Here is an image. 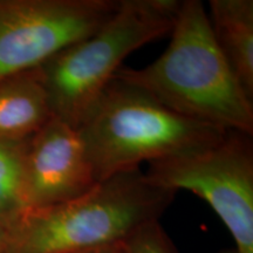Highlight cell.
I'll return each mask as SVG.
<instances>
[{
    "label": "cell",
    "instance_id": "6da1fadb",
    "mask_svg": "<svg viewBox=\"0 0 253 253\" xmlns=\"http://www.w3.org/2000/svg\"><path fill=\"white\" fill-rule=\"evenodd\" d=\"M170 36L166 52L153 63L121 67L113 78L184 118L253 135V101L221 54L199 0L181 1Z\"/></svg>",
    "mask_w": 253,
    "mask_h": 253
},
{
    "label": "cell",
    "instance_id": "7a4b0ae2",
    "mask_svg": "<svg viewBox=\"0 0 253 253\" xmlns=\"http://www.w3.org/2000/svg\"><path fill=\"white\" fill-rule=\"evenodd\" d=\"M175 195L151 184L140 168L125 170L71 201L24 211L9 225L8 253H72L125 242L160 220Z\"/></svg>",
    "mask_w": 253,
    "mask_h": 253
},
{
    "label": "cell",
    "instance_id": "3957f363",
    "mask_svg": "<svg viewBox=\"0 0 253 253\" xmlns=\"http://www.w3.org/2000/svg\"><path fill=\"white\" fill-rule=\"evenodd\" d=\"M99 183L212 144L227 130L173 113L140 88L113 78L78 126Z\"/></svg>",
    "mask_w": 253,
    "mask_h": 253
},
{
    "label": "cell",
    "instance_id": "277c9868",
    "mask_svg": "<svg viewBox=\"0 0 253 253\" xmlns=\"http://www.w3.org/2000/svg\"><path fill=\"white\" fill-rule=\"evenodd\" d=\"M179 5L178 0H120L99 31L41 65L53 115L78 129L123 60L171 33Z\"/></svg>",
    "mask_w": 253,
    "mask_h": 253
},
{
    "label": "cell",
    "instance_id": "5b68a950",
    "mask_svg": "<svg viewBox=\"0 0 253 253\" xmlns=\"http://www.w3.org/2000/svg\"><path fill=\"white\" fill-rule=\"evenodd\" d=\"M227 130L212 144L149 162L151 184L188 190L204 199L223 220L237 253H253V140Z\"/></svg>",
    "mask_w": 253,
    "mask_h": 253
},
{
    "label": "cell",
    "instance_id": "8992f818",
    "mask_svg": "<svg viewBox=\"0 0 253 253\" xmlns=\"http://www.w3.org/2000/svg\"><path fill=\"white\" fill-rule=\"evenodd\" d=\"M120 0H0V79L40 67L99 31Z\"/></svg>",
    "mask_w": 253,
    "mask_h": 253
},
{
    "label": "cell",
    "instance_id": "52a82bcc",
    "mask_svg": "<svg viewBox=\"0 0 253 253\" xmlns=\"http://www.w3.org/2000/svg\"><path fill=\"white\" fill-rule=\"evenodd\" d=\"M96 183L77 128L54 116L27 141L23 183L26 210L68 202Z\"/></svg>",
    "mask_w": 253,
    "mask_h": 253
},
{
    "label": "cell",
    "instance_id": "ba28073f",
    "mask_svg": "<svg viewBox=\"0 0 253 253\" xmlns=\"http://www.w3.org/2000/svg\"><path fill=\"white\" fill-rule=\"evenodd\" d=\"M53 118L39 67L0 79V141L24 143Z\"/></svg>",
    "mask_w": 253,
    "mask_h": 253
},
{
    "label": "cell",
    "instance_id": "9c48e42d",
    "mask_svg": "<svg viewBox=\"0 0 253 253\" xmlns=\"http://www.w3.org/2000/svg\"><path fill=\"white\" fill-rule=\"evenodd\" d=\"M208 17L221 54L253 101V1L211 0Z\"/></svg>",
    "mask_w": 253,
    "mask_h": 253
},
{
    "label": "cell",
    "instance_id": "30bf717a",
    "mask_svg": "<svg viewBox=\"0 0 253 253\" xmlns=\"http://www.w3.org/2000/svg\"><path fill=\"white\" fill-rule=\"evenodd\" d=\"M27 141H0V218L13 223L26 210L24 203V157Z\"/></svg>",
    "mask_w": 253,
    "mask_h": 253
},
{
    "label": "cell",
    "instance_id": "8fae6325",
    "mask_svg": "<svg viewBox=\"0 0 253 253\" xmlns=\"http://www.w3.org/2000/svg\"><path fill=\"white\" fill-rule=\"evenodd\" d=\"M125 242L129 253H178L160 221L147 224Z\"/></svg>",
    "mask_w": 253,
    "mask_h": 253
},
{
    "label": "cell",
    "instance_id": "7c38bea8",
    "mask_svg": "<svg viewBox=\"0 0 253 253\" xmlns=\"http://www.w3.org/2000/svg\"><path fill=\"white\" fill-rule=\"evenodd\" d=\"M72 253H129L126 242H118L113 244H107L97 248L84 250V251L72 252Z\"/></svg>",
    "mask_w": 253,
    "mask_h": 253
},
{
    "label": "cell",
    "instance_id": "4fadbf2b",
    "mask_svg": "<svg viewBox=\"0 0 253 253\" xmlns=\"http://www.w3.org/2000/svg\"><path fill=\"white\" fill-rule=\"evenodd\" d=\"M9 225L11 223L0 218V253L9 252Z\"/></svg>",
    "mask_w": 253,
    "mask_h": 253
},
{
    "label": "cell",
    "instance_id": "5bb4252c",
    "mask_svg": "<svg viewBox=\"0 0 253 253\" xmlns=\"http://www.w3.org/2000/svg\"><path fill=\"white\" fill-rule=\"evenodd\" d=\"M218 253H237L236 249H224V250H220Z\"/></svg>",
    "mask_w": 253,
    "mask_h": 253
}]
</instances>
